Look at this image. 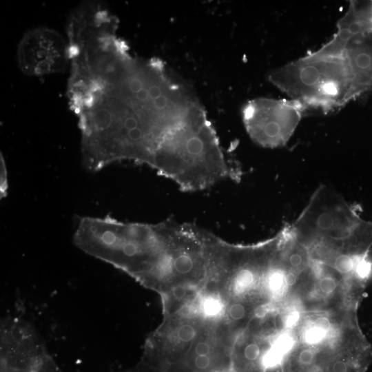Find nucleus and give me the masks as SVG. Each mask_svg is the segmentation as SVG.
<instances>
[{"label":"nucleus","instance_id":"obj_1","mask_svg":"<svg viewBox=\"0 0 372 372\" xmlns=\"http://www.w3.org/2000/svg\"><path fill=\"white\" fill-rule=\"evenodd\" d=\"M70 107L79 120L85 167L122 160L149 165L190 121L195 96L158 59L133 56L127 45H94L70 65Z\"/></svg>","mask_w":372,"mask_h":372},{"label":"nucleus","instance_id":"obj_2","mask_svg":"<svg viewBox=\"0 0 372 372\" xmlns=\"http://www.w3.org/2000/svg\"><path fill=\"white\" fill-rule=\"evenodd\" d=\"M280 231L252 245L223 241L203 291L216 296L223 306L239 302L256 318L285 309L291 293L288 269L280 256Z\"/></svg>","mask_w":372,"mask_h":372},{"label":"nucleus","instance_id":"obj_3","mask_svg":"<svg viewBox=\"0 0 372 372\" xmlns=\"http://www.w3.org/2000/svg\"><path fill=\"white\" fill-rule=\"evenodd\" d=\"M311 258L346 272L366 258L372 246V220L362 219L344 198L322 185L289 225Z\"/></svg>","mask_w":372,"mask_h":372},{"label":"nucleus","instance_id":"obj_4","mask_svg":"<svg viewBox=\"0 0 372 372\" xmlns=\"http://www.w3.org/2000/svg\"><path fill=\"white\" fill-rule=\"evenodd\" d=\"M269 80L307 110L328 113L355 99L353 76L336 33L318 50L272 71Z\"/></svg>","mask_w":372,"mask_h":372},{"label":"nucleus","instance_id":"obj_5","mask_svg":"<svg viewBox=\"0 0 372 372\" xmlns=\"http://www.w3.org/2000/svg\"><path fill=\"white\" fill-rule=\"evenodd\" d=\"M358 324L357 313H300L286 328L292 343L280 362L281 372H316L338 342Z\"/></svg>","mask_w":372,"mask_h":372},{"label":"nucleus","instance_id":"obj_6","mask_svg":"<svg viewBox=\"0 0 372 372\" xmlns=\"http://www.w3.org/2000/svg\"><path fill=\"white\" fill-rule=\"evenodd\" d=\"M307 112L299 101L257 98L242 110V121L251 139L267 148L285 146Z\"/></svg>","mask_w":372,"mask_h":372},{"label":"nucleus","instance_id":"obj_7","mask_svg":"<svg viewBox=\"0 0 372 372\" xmlns=\"http://www.w3.org/2000/svg\"><path fill=\"white\" fill-rule=\"evenodd\" d=\"M207 322L195 300L176 313L164 317L148 342L142 360L160 372L180 362Z\"/></svg>","mask_w":372,"mask_h":372},{"label":"nucleus","instance_id":"obj_8","mask_svg":"<svg viewBox=\"0 0 372 372\" xmlns=\"http://www.w3.org/2000/svg\"><path fill=\"white\" fill-rule=\"evenodd\" d=\"M17 60L26 75L40 76L61 72L70 63L68 43L54 30L37 28L21 39Z\"/></svg>","mask_w":372,"mask_h":372},{"label":"nucleus","instance_id":"obj_9","mask_svg":"<svg viewBox=\"0 0 372 372\" xmlns=\"http://www.w3.org/2000/svg\"><path fill=\"white\" fill-rule=\"evenodd\" d=\"M234 341L220 322L207 320L184 359L168 372H231Z\"/></svg>","mask_w":372,"mask_h":372},{"label":"nucleus","instance_id":"obj_10","mask_svg":"<svg viewBox=\"0 0 372 372\" xmlns=\"http://www.w3.org/2000/svg\"><path fill=\"white\" fill-rule=\"evenodd\" d=\"M281 333L278 329L262 322L249 324L234 341L232 371L266 372V357Z\"/></svg>","mask_w":372,"mask_h":372},{"label":"nucleus","instance_id":"obj_11","mask_svg":"<svg viewBox=\"0 0 372 372\" xmlns=\"http://www.w3.org/2000/svg\"><path fill=\"white\" fill-rule=\"evenodd\" d=\"M372 361V347L359 325L335 346L316 372H366Z\"/></svg>","mask_w":372,"mask_h":372},{"label":"nucleus","instance_id":"obj_12","mask_svg":"<svg viewBox=\"0 0 372 372\" xmlns=\"http://www.w3.org/2000/svg\"><path fill=\"white\" fill-rule=\"evenodd\" d=\"M36 372H62L54 362L47 355L41 362Z\"/></svg>","mask_w":372,"mask_h":372},{"label":"nucleus","instance_id":"obj_13","mask_svg":"<svg viewBox=\"0 0 372 372\" xmlns=\"http://www.w3.org/2000/svg\"><path fill=\"white\" fill-rule=\"evenodd\" d=\"M7 172L4 160L1 156V196L5 197L7 194L8 180Z\"/></svg>","mask_w":372,"mask_h":372},{"label":"nucleus","instance_id":"obj_14","mask_svg":"<svg viewBox=\"0 0 372 372\" xmlns=\"http://www.w3.org/2000/svg\"><path fill=\"white\" fill-rule=\"evenodd\" d=\"M123 372H160L147 362L142 360L136 366Z\"/></svg>","mask_w":372,"mask_h":372}]
</instances>
